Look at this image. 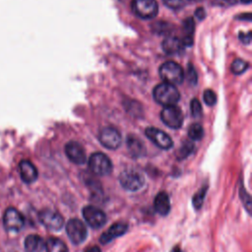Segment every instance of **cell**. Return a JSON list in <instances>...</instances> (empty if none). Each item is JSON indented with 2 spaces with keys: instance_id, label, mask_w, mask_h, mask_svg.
<instances>
[{
  "instance_id": "7c38bea8",
  "label": "cell",
  "mask_w": 252,
  "mask_h": 252,
  "mask_svg": "<svg viewBox=\"0 0 252 252\" xmlns=\"http://www.w3.org/2000/svg\"><path fill=\"white\" fill-rule=\"evenodd\" d=\"M146 136L159 149L168 150L173 146V142L169 135L165 132L161 131L160 129L155 127H148L145 130Z\"/></svg>"
},
{
  "instance_id": "3957f363",
  "label": "cell",
  "mask_w": 252,
  "mask_h": 252,
  "mask_svg": "<svg viewBox=\"0 0 252 252\" xmlns=\"http://www.w3.org/2000/svg\"><path fill=\"white\" fill-rule=\"evenodd\" d=\"M119 183L120 185L127 191H138L145 184L144 175L138 171L137 169H125L119 175Z\"/></svg>"
},
{
  "instance_id": "8d00e7d4",
  "label": "cell",
  "mask_w": 252,
  "mask_h": 252,
  "mask_svg": "<svg viewBox=\"0 0 252 252\" xmlns=\"http://www.w3.org/2000/svg\"><path fill=\"white\" fill-rule=\"evenodd\" d=\"M189 1H192V2H197V1H201V0H189Z\"/></svg>"
},
{
  "instance_id": "d6986e66",
  "label": "cell",
  "mask_w": 252,
  "mask_h": 252,
  "mask_svg": "<svg viewBox=\"0 0 252 252\" xmlns=\"http://www.w3.org/2000/svg\"><path fill=\"white\" fill-rule=\"evenodd\" d=\"M126 144H127L128 151L132 157L139 158V157H142L145 155L146 148H145L143 142L139 138L129 135L126 140Z\"/></svg>"
},
{
  "instance_id": "d6a6232c",
  "label": "cell",
  "mask_w": 252,
  "mask_h": 252,
  "mask_svg": "<svg viewBox=\"0 0 252 252\" xmlns=\"http://www.w3.org/2000/svg\"><path fill=\"white\" fill-rule=\"evenodd\" d=\"M238 19L241 20V21H250L251 20V14L250 13L242 14V15L238 16Z\"/></svg>"
},
{
  "instance_id": "8992f818",
  "label": "cell",
  "mask_w": 252,
  "mask_h": 252,
  "mask_svg": "<svg viewBox=\"0 0 252 252\" xmlns=\"http://www.w3.org/2000/svg\"><path fill=\"white\" fill-rule=\"evenodd\" d=\"M66 232L71 242L75 245L83 243L88 236L87 226L78 219H71L68 220L66 224Z\"/></svg>"
},
{
  "instance_id": "4fadbf2b",
  "label": "cell",
  "mask_w": 252,
  "mask_h": 252,
  "mask_svg": "<svg viewBox=\"0 0 252 252\" xmlns=\"http://www.w3.org/2000/svg\"><path fill=\"white\" fill-rule=\"evenodd\" d=\"M65 154L73 163L84 164L87 161L84 148L76 141H70L65 145Z\"/></svg>"
},
{
  "instance_id": "603a6c76",
  "label": "cell",
  "mask_w": 252,
  "mask_h": 252,
  "mask_svg": "<svg viewBox=\"0 0 252 252\" xmlns=\"http://www.w3.org/2000/svg\"><path fill=\"white\" fill-rule=\"evenodd\" d=\"M248 67H249L248 62L238 58V59H235L232 62V64H231V71L235 75H240V74L244 73L248 69Z\"/></svg>"
},
{
  "instance_id": "ba28073f",
  "label": "cell",
  "mask_w": 252,
  "mask_h": 252,
  "mask_svg": "<svg viewBox=\"0 0 252 252\" xmlns=\"http://www.w3.org/2000/svg\"><path fill=\"white\" fill-rule=\"evenodd\" d=\"M98 140L100 144L109 150H116L120 147L122 137L120 132L114 127H103L98 134Z\"/></svg>"
},
{
  "instance_id": "4dcf8cb0",
  "label": "cell",
  "mask_w": 252,
  "mask_h": 252,
  "mask_svg": "<svg viewBox=\"0 0 252 252\" xmlns=\"http://www.w3.org/2000/svg\"><path fill=\"white\" fill-rule=\"evenodd\" d=\"M238 37H239L240 41L244 44H249L251 42V32H240Z\"/></svg>"
},
{
  "instance_id": "9c48e42d",
  "label": "cell",
  "mask_w": 252,
  "mask_h": 252,
  "mask_svg": "<svg viewBox=\"0 0 252 252\" xmlns=\"http://www.w3.org/2000/svg\"><path fill=\"white\" fill-rule=\"evenodd\" d=\"M162 122L171 129H179L183 124V114L179 107L175 105L164 106L160 112Z\"/></svg>"
},
{
  "instance_id": "d590c367",
  "label": "cell",
  "mask_w": 252,
  "mask_h": 252,
  "mask_svg": "<svg viewBox=\"0 0 252 252\" xmlns=\"http://www.w3.org/2000/svg\"><path fill=\"white\" fill-rule=\"evenodd\" d=\"M240 1H241L243 4H250L252 0H240Z\"/></svg>"
},
{
  "instance_id": "52a82bcc",
  "label": "cell",
  "mask_w": 252,
  "mask_h": 252,
  "mask_svg": "<svg viewBox=\"0 0 252 252\" xmlns=\"http://www.w3.org/2000/svg\"><path fill=\"white\" fill-rule=\"evenodd\" d=\"M39 221L47 229L58 231L64 225L63 217L56 211L51 209H43L38 214Z\"/></svg>"
},
{
  "instance_id": "f546056e",
  "label": "cell",
  "mask_w": 252,
  "mask_h": 252,
  "mask_svg": "<svg viewBox=\"0 0 252 252\" xmlns=\"http://www.w3.org/2000/svg\"><path fill=\"white\" fill-rule=\"evenodd\" d=\"M183 27H184V31L186 32V35H191L192 36V33L194 32V28H195V23H194L193 19L192 18H187L184 21Z\"/></svg>"
},
{
  "instance_id": "30bf717a",
  "label": "cell",
  "mask_w": 252,
  "mask_h": 252,
  "mask_svg": "<svg viewBox=\"0 0 252 252\" xmlns=\"http://www.w3.org/2000/svg\"><path fill=\"white\" fill-rule=\"evenodd\" d=\"M82 214L85 221L93 228H100L106 222V215L97 207L86 206Z\"/></svg>"
},
{
  "instance_id": "44dd1931",
  "label": "cell",
  "mask_w": 252,
  "mask_h": 252,
  "mask_svg": "<svg viewBox=\"0 0 252 252\" xmlns=\"http://www.w3.org/2000/svg\"><path fill=\"white\" fill-rule=\"evenodd\" d=\"M194 144L191 141H183L181 146L179 147L176 156L178 159H184L188 156H190L194 151Z\"/></svg>"
},
{
  "instance_id": "2e32d148",
  "label": "cell",
  "mask_w": 252,
  "mask_h": 252,
  "mask_svg": "<svg viewBox=\"0 0 252 252\" xmlns=\"http://www.w3.org/2000/svg\"><path fill=\"white\" fill-rule=\"evenodd\" d=\"M26 252H42L45 248V241L37 234H30L24 242Z\"/></svg>"
},
{
  "instance_id": "e0dca14e",
  "label": "cell",
  "mask_w": 252,
  "mask_h": 252,
  "mask_svg": "<svg viewBox=\"0 0 252 252\" xmlns=\"http://www.w3.org/2000/svg\"><path fill=\"white\" fill-rule=\"evenodd\" d=\"M183 46L184 45L182 43V40L175 35H167L161 43V47H162L163 51L169 55L176 54V53L180 52V50L183 48Z\"/></svg>"
},
{
  "instance_id": "5bb4252c",
  "label": "cell",
  "mask_w": 252,
  "mask_h": 252,
  "mask_svg": "<svg viewBox=\"0 0 252 252\" xmlns=\"http://www.w3.org/2000/svg\"><path fill=\"white\" fill-rule=\"evenodd\" d=\"M128 229V224L126 222L120 221V222H115L110 227L105 230L99 237V242L101 244H107L108 242L112 241L114 238L123 235Z\"/></svg>"
},
{
  "instance_id": "277c9868",
  "label": "cell",
  "mask_w": 252,
  "mask_h": 252,
  "mask_svg": "<svg viewBox=\"0 0 252 252\" xmlns=\"http://www.w3.org/2000/svg\"><path fill=\"white\" fill-rule=\"evenodd\" d=\"M88 163L92 172L100 176L108 175L109 173H111L113 168L112 162L109 158L99 152L91 155Z\"/></svg>"
},
{
  "instance_id": "8fae6325",
  "label": "cell",
  "mask_w": 252,
  "mask_h": 252,
  "mask_svg": "<svg viewBox=\"0 0 252 252\" xmlns=\"http://www.w3.org/2000/svg\"><path fill=\"white\" fill-rule=\"evenodd\" d=\"M3 224L8 231L18 232L23 228L25 219L17 209L10 207L4 213Z\"/></svg>"
},
{
  "instance_id": "ffe728a7",
  "label": "cell",
  "mask_w": 252,
  "mask_h": 252,
  "mask_svg": "<svg viewBox=\"0 0 252 252\" xmlns=\"http://www.w3.org/2000/svg\"><path fill=\"white\" fill-rule=\"evenodd\" d=\"M46 252H68V247L59 238L50 237L45 241Z\"/></svg>"
},
{
  "instance_id": "ac0fdd59",
  "label": "cell",
  "mask_w": 252,
  "mask_h": 252,
  "mask_svg": "<svg viewBox=\"0 0 252 252\" xmlns=\"http://www.w3.org/2000/svg\"><path fill=\"white\" fill-rule=\"evenodd\" d=\"M155 210L160 216H166L170 211V201L168 195L161 191L157 194L154 202Z\"/></svg>"
},
{
  "instance_id": "9a60e30c",
  "label": "cell",
  "mask_w": 252,
  "mask_h": 252,
  "mask_svg": "<svg viewBox=\"0 0 252 252\" xmlns=\"http://www.w3.org/2000/svg\"><path fill=\"white\" fill-rule=\"evenodd\" d=\"M19 170H20V176L21 179L25 183H32L37 179L38 173L36 167L33 165L32 162L27 159H23L19 163Z\"/></svg>"
},
{
  "instance_id": "5b68a950",
  "label": "cell",
  "mask_w": 252,
  "mask_h": 252,
  "mask_svg": "<svg viewBox=\"0 0 252 252\" xmlns=\"http://www.w3.org/2000/svg\"><path fill=\"white\" fill-rule=\"evenodd\" d=\"M132 10L139 18L151 20L158 15V5L156 0H133Z\"/></svg>"
},
{
  "instance_id": "484cf974",
  "label": "cell",
  "mask_w": 252,
  "mask_h": 252,
  "mask_svg": "<svg viewBox=\"0 0 252 252\" xmlns=\"http://www.w3.org/2000/svg\"><path fill=\"white\" fill-rule=\"evenodd\" d=\"M203 98H204V101L207 105L209 106H213L216 104L217 102V94L214 91L208 89L204 92V94H203Z\"/></svg>"
},
{
  "instance_id": "7402d4cb",
  "label": "cell",
  "mask_w": 252,
  "mask_h": 252,
  "mask_svg": "<svg viewBox=\"0 0 252 252\" xmlns=\"http://www.w3.org/2000/svg\"><path fill=\"white\" fill-rule=\"evenodd\" d=\"M188 137L191 140L199 141L204 137V128L199 123H193L188 128Z\"/></svg>"
},
{
  "instance_id": "d4e9b609",
  "label": "cell",
  "mask_w": 252,
  "mask_h": 252,
  "mask_svg": "<svg viewBox=\"0 0 252 252\" xmlns=\"http://www.w3.org/2000/svg\"><path fill=\"white\" fill-rule=\"evenodd\" d=\"M153 30L158 34H167L171 31V27L167 23L157 22L155 25H153Z\"/></svg>"
},
{
  "instance_id": "e575fe53",
  "label": "cell",
  "mask_w": 252,
  "mask_h": 252,
  "mask_svg": "<svg viewBox=\"0 0 252 252\" xmlns=\"http://www.w3.org/2000/svg\"><path fill=\"white\" fill-rule=\"evenodd\" d=\"M170 252H181V250H180V248L178 246H175L174 248H172V250Z\"/></svg>"
},
{
  "instance_id": "7a4b0ae2",
  "label": "cell",
  "mask_w": 252,
  "mask_h": 252,
  "mask_svg": "<svg viewBox=\"0 0 252 252\" xmlns=\"http://www.w3.org/2000/svg\"><path fill=\"white\" fill-rule=\"evenodd\" d=\"M161 80L169 85H180L184 80V71L182 67L173 61H167L160 65L158 69Z\"/></svg>"
},
{
  "instance_id": "1f68e13d",
  "label": "cell",
  "mask_w": 252,
  "mask_h": 252,
  "mask_svg": "<svg viewBox=\"0 0 252 252\" xmlns=\"http://www.w3.org/2000/svg\"><path fill=\"white\" fill-rule=\"evenodd\" d=\"M195 17H196L199 21H202V20L206 17V12H205V10H204L202 7L196 9V11H195Z\"/></svg>"
},
{
  "instance_id": "83f0119b",
  "label": "cell",
  "mask_w": 252,
  "mask_h": 252,
  "mask_svg": "<svg viewBox=\"0 0 252 252\" xmlns=\"http://www.w3.org/2000/svg\"><path fill=\"white\" fill-rule=\"evenodd\" d=\"M162 2L171 10H180L185 5L184 0H162Z\"/></svg>"
},
{
  "instance_id": "f1b7e54d",
  "label": "cell",
  "mask_w": 252,
  "mask_h": 252,
  "mask_svg": "<svg viewBox=\"0 0 252 252\" xmlns=\"http://www.w3.org/2000/svg\"><path fill=\"white\" fill-rule=\"evenodd\" d=\"M190 108H191V113L193 117H199L202 113V106L200 101L197 98H193L190 102Z\"/></svg>"
},
{
  "instance_id": "6da1fadb",
  "label": "cell",
  "mask_w": 252,
  "mask_h": 252,
  "mask_svg": "<svg viewBox=\"0 0 252 252\" xmlns=\"http://www.w3.org/2000/svg\"><path fill=\"white\" fill-rule=\"evenodd\" d=\"M153 95L155 100L163 106L175 105V103L180 99V94L176 87L166 83H162L155 87Z\"/></svg>"
},
{
  "instance_id": "cb8c5ba5",
  "label": "cell",
  "mask_w": 252,
  "mask_h": 252,
  "mask_svg": "<svg viewBox=\"0 0 252 252\" xmlns=\"http://www.w3.org/2000/svg\"><path fill=\"white\" fill-rule=\"evenodd\" d=\"M184 77H186V79L190 85H192V86L197 85L198 75H197V71L194 68L192 63L187 64V70H186V74H184Z\"/></svg>"
},
{
  "instance_id": "4316f807",
  "label": "cell",
  "mask_w": 252,
  "mask_h": 252,
  "mask_svg": "<svg viewBox=\"0 0 252 252\" xmlns=\"http://www.w3.org/2000/svg\"><path fill=\"white\" fill-rule=\"evenodd\" d=\"M206 192H207V187H203L199 192H197L194 197H193V205L196 209H199L201 208L203 202H204V199H205V195H206Z\"/></svg>"
},
{
  "instance_id": "836d02e7",
  "label": "cell",
  "mask_w": 252,
  "mask_h": 252,
  "mask_svg": "<svg viewBox=\"0 0 252 252\" xmlns=\"http://www.w3.org/2000/svg\"><path fill=\"white\" fill-rule=\"evenodd\" d=\"M85 252H101L98 246H91L85 250Z\"/></svg>"
}]
</instances>
